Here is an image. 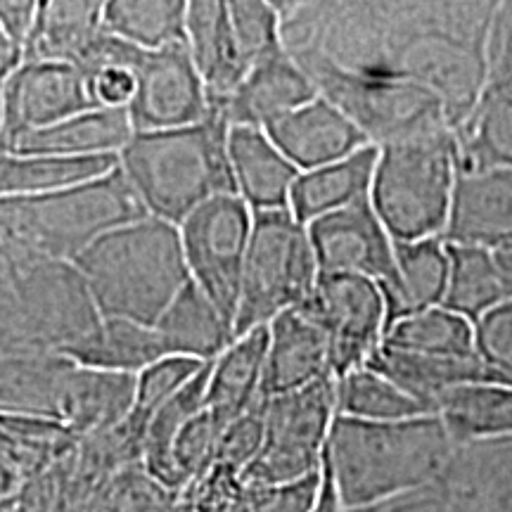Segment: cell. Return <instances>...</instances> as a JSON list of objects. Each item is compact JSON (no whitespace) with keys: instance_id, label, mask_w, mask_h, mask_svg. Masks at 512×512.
Segmentation results:
<instances>
[{"instance_id":"obj_1","label":"cell","mask_w":512,"mask_h":512,"mask_svg":"<svg viewBox=\"0 0 512 512\" xmlns=\"http://www.w3.org/2000/svg\"><path fill=\"white\" fill-rule=\"evenodd\" d=\"M498 0H297L283 48L373 145L475 110Z\"/></svg>"},{"instance_id":"obj_2","label":"cell","mask_w":512,"mask_h":512,"mask_svg":"<svg viewBox=\"0 0 512 512\" xmlns=\"http://www.w3.org/2000/svg\"><path fill=\"white\" fill-rule=\"evenodd\" d=\"M456 441L439 415L406 420H358L335 413L325 467L342 510L363 508L439 482Z\"/></svg>"},{"instance_id":"obj_3","label":"cell","mask_w":512,"mask_h":512,"mask_svg":"<svg viewBox=\"0 0 512 512\" xmlns=\"http://www.w3.org/2000/svg\"><path fill=\"white\" fill-rule=\"evenodd\" d=\"M145 214L119 164L67 188L0 197V259L5 266L31 259L72 261L102 233Z\"/></svg>"},{"instance_id":"obj_4","label":"cell","mask_w":512,"mask_h":512,"mask_svg":"<svg viewBox=\"0 0 512 512\" xmlns=\"http://www.w3.org/2000/svg\"><path fill=\"white\" fill-rule=\"evenodd\" d=\"M100 316L155 325L188 283L176 223L145 214L102 233L74 256Z\"/></svg>"},{"instance_id":"obj_5","label":"cell","mask_w":512,"mask_h":512,"mask_svg":"<svg viewBox=\"0 0 512 512\" xmlns=\"http://www.w3.org/2000/svg\"><path fill=\"white\" fill-rule=\"evenodd\" d=\"M228 131L226 114L211 102L209 114L197 124L133 133L117 164L147 214L178 226L197 204L235 192Z\"/></svg>"},{"instance_id":"obj_6","label":"cell","mask_w":512,"mask_h":512,"mask_svg":"<svg viewBox=\"0 0 512 512\" xmlns=\"http://www.w3.org/2000/svg\"><path fill=\"white\" fill-rule=\"evenodd\" d=\"M458 169L451 128L377 145L368 200L394 242L441 238Z\"/></svg>"},{"instance_id":"obj_7","label":"cell","mask_w":512,"mask_h":512,"mask_svg":"<svg viewBox=\"0 0 512 512\" xmlns=\"http://www.w3.org/2000/svg\"><path fill=\"white\" fill-rule=\"evenodd\" d=\"M318 266L309 230L290 207L252 211L233 335L264 328L311 297Z\"/></svg>"},{"instance_id":"obj_8","label":"cell","mask_w":512,"mask_h":512,"mask_svg":"<svg viewBox=\"0 0 512 512\" xmlns=\"http://www.w3.org/2000/svg\"><path fill=\"white\" fill-rule=\"evenodd\" d=\"M8 273L19 349L62 354L102 318L74 261L31 259Z\"/></svg>"},{"instance_id":"obj_9","label":"cell","mask_w":512,"mask_h":512,"mask_svg":"<svg viewBox=\"0 0 512 512\" xmlns=\"http://www.w3.org/2000/svg\"><path fill=\"white\" fill-rule=\"evenodd\" d=\"M332 418L335 377H325L287 394L268 396L264 441L252 463L242 470L245 482L280 484L323 470Z\"/></svg>"},{"instance_id":"obj_10","label":"cell","mask_w":512,"mask_h":512,"mask_svg":"<svg viewBox=\"0 0 512 512\" xmlns=\"http://www.w3.org/2000/svg\"><path fill=\"white\" fill-rule=\"evenodd\" d=\"M252 209L235 192H221L197 204L178 223L190 280L233 325L238 309Z\"/></svg>"},{"instance_id":"obj_11","label":"cell","mask_w":512,"mask_h":512,"mask_svg":"<svg viewBox=\"0 0 512 512\" xmlns=\"http://www.w3.org/2000/svg\"><path fill=\"white\" fill-rule=\"evenodd\" d=\"M304 306L328 339L335 380L366 366L387 328V309L375 280L351 273H318Z\"/></svg>"},{"instance_id":"obj_12","label":"cell","mask_w":512,"mask_h":512,"mask_svg":"<svg viewBox=\"0 0 512 512\" xmlns=\"http://www.w3.org/2000/svg\"><path fill=\"white\" fill-rule=\"evenodd\" d=\"M460 169L512 166V0H498L479 100L456 128Z\"/></svg>"},{"instance_id":"obj_13","label":"cell","mask_w":512,"mask_h":512,"mask_svg":"<svg viewBox=\"0 0 512 512\" xmlns=\"http://www.w3.org/2000/svg\"><path fill=\"white\" fill-rule=\"evenodd\" d=\"M133 131H164L197 124L211 110L207 83L188 43L145 48L128 102Z\"/></svg>"},{"instance_id":"obj_14","label":"cell","mask_w":512,"mask_h":512,"mask_svg":"<svg viewBox=\"0 0 512 512\" xmlns=\"http://www.w3.org/2000/svg\"><path fill=\"white\" fill-rule=\"evenodd\" d=\"M95 107L86 76L72 60L17 57L3 83V143Z\"/></svg>"},{"instance_id":"obj_15","label":"cell","mask_w":512,"mask_h":512,"mask_svg":"<svg viewBox=\"0 0 512 512\" xmlns=\"http://www.w3.org/2000/svg\"><path fill=\"white\" fill-rule=\"evenodd\" d=\"M318 273H351L387 283L394 275V240L368 197L306 223Z\"/></svg>"},{"instance_id":"obj_16","label":"cell","mask_w":512,"mask_h":512,"mask_svg":"<svg viewBox=\"0 0 512 512\" xmlns=\"http://www.w3.org/2000/svg\"><path fill=\"white\" fill-rule=\"evenodd\" d=\"M441 240L491 252L512 245V166L458 169Z\"/></svg>"},{"instance_id":"obj_17","label":"cell","mask_w":512,"mask_h":512,"mask_svg":"<svg viewBox=\"0 0 512 512\" xmlns=\"http://www.w3.org/2000/svg\"><path fill=\"white\" fill-rule=\"evenodd\" d=\"M264 131L299 171L337 162L370 145L361 126L323 95H313L304 105L273 119Z\"/></svg>"},{"instance_id":"obj_18","label":"cell","mask_w":512,"mask_h":512,"mask_svg":"<svg viewBox=\"0 0 512 512\" xmlns=\"http://www.w3.org/2000/svg\"><path fill=\"white\" fill-rule=\"evenodd\" d=\"M437 486L448 512H512V437L456 444Z\"/></svg>"},{"instance_id":"obj_19","label":"cell","mask_w":512,"mask_h":512,"mask_svg":"<svg viewBox=\"0 0 512 512\" xmlns=\"http://www.w3.org/2000/svg\"><path fill=\"white\" fill-rule=\"evenodd\" d=\"M332 377L325 332L306 306H294L268 323L261 396H278Z\"/></svg>"},{"instance_id":"obj_20","label":"cell","mask_w":512,"mask_h":512,"mask_svg":"<svg viewBox=\"0 0 512 512\" xmlns=\"http://www.w3.org/2000/svg\"><path fill=\"white\" fill-rule=\"evenodd\" d=\"M318 95L304 69L285 48L273 50L247 69L228 98L211 100L221 107L230 126H261L283 117Z\"/></svg>"},{"instance_id":"obj_21","label":"cell","mask_w":512,"mask_h":512,"mask_svg":"<svg viewBox=\"0 0 512 512\" xmlns=\"http://www.w3.org/2000/svg\"><path fill=\"white\" fill-rule=\"evenodd\" d=\"M133 394L136 375L86 368L69 361L57 396V420L79 439L110 432L128 418Z\"/></svg>"},{"instance_id":"obj_22","label":"cell","mask_w":512,"mask_h":512,"mask_svg":"<svg viewBox=\"0 0 512 512\" xmlns=\"http://www.w3.org/2000/svg\"><path fill=\"white\" fill-rule=\"evenodd\" d=\"M228 157L235 195L252 211L285 209L299 169L261 126H230Z\"/></svg>"},{"instance_id":"obj_23","label":"cell","mask_w":512,"mask_h":512,"mask_svg":"<svg viewBox=\"0 0 512 512\" xmlns=\"http://www.w3.org/2000/svg\"><path fill=\"white\" fill-rule=\"evenodd\" d=\"M133 133L126 107H88L46 128L24 133L8 147L57 157H119Z\"/></svg>"},{"instance_id":"obj_24","label":"cell","mask_w":512,"mask_h":512,"mask_svg":"<svg viewBox=\"0 0 512 512\" xmlns=\"http://www.w3.org/2000/svg\"><path fill=\"white\" fill-rule=\"evenodd\" d=\"M368 366L380 370L401 389L425 403L432 413H437V401L446 389L470 382H496L510 384L498 375L482 356H425L408 354V351L389 349L377 344L370 354Z\"/></svg>"},{"instance_id":"obj_25","label":"cell","mask_w":512,"mask_h":512,"mask_svg":"<svg viewBox=\"0 0 512 512\" xmlns=\"http://www.w3.org/2000/svg\"><path fill=\"white\" fill-rule=\"evenodd\" d=\"M268 347V325L235 335L233 342L209 363L204 408L226 427L261 396Z\"/></svg>"},{"instance_id":"obj_26","label":"cell","mask_w":512,"mask_h":512,"mask_svg":"<svg viewBox=\"0 0 512 512\" xmlns=\"http://www.w3.org/2000/svg\"><path fill=\"white\" fill-rule=\"evenodd\" d=\"M446 275L448 252L441 238L394 242V275L380 285L387 325L408 313L439 306Z\"/></svg>"},{"instance_id":"obj_27","label":"cell","mask_w":512,"mask_h":512,"mask_svg":"<svg viewBox=\"0 0 512 512\" xmlns=\"http://www.w3.org/2000/svg\"><path fill=\"white\" fill-rule=\"evenodd\" d=\"M155 330L162 337L166 354L188 356L202 363L214 361L235 337L233 325L192 280L171 299L157 318Z\"/></svg>"},{"instance_id":"obj_28","label":"cell","mask_w":512,"mask_h":512,"mask_svg":"<svg viewBox=\"0 0 512 512\" xmlns=\"http://www.w3.org/2000/svg\"><path fill=\"white\" fill-rule=\"evenodd\" d=\"M185 41L211 100L228 98L245 76L228 24L226 0H185Z\"/></svg>"},{"instance_id":"obj_29","label":"cell","mask_w":512,"mask_h":512,"mask_svg":"<svg viewBox=\"0 0 512 512\" xmlns=\"http://www.w3.org/2000/svg\"><path fill=\"white\" fill-rule=\"evenodd\" d=\"M377 157V145H366L354 155L337 162L299 171L290 190V211L302 223H311L318 216L344 209L368 197L370 178Z\"/></svg>"},{"instance_id":"obj_30","label":"cell","mask_w":512,"mask_h":512,"mask_svg":"<svg viewBox=\"0 0 512 512\" xmlns=\"http://www.w3.org/2000/svg\"><path fill=\"white\" fill-rule=\"evenodd\" d=\"M62 356L86 368L136 375L157 358L166 356V349L155 325L102 316L98 325L69 344Z\"/></svg>"},{"instance_id":"obj_31","label":"cell","mask_w":512,"mask_h":512,"mask_svg":"<svg viewBox=\"0 0 512 512\" xmlns=\"http://www.w3.org/2000/svg\"><path fill=\"white\" fill-rule=\"evenodd\" d=\"M69 358L57 351H0V415L57 420V396Z\"/></svg>"},{"instance_id":"obj_32","label":"cell","mask_w":512,"mask_h":512,"mask_svg":"<svg viewBox=\"0 0 512 512\" xmlns=\"http://www.w3.org/2000/svg\"><path fill=\"white\" fill-rule=\"evenodd\" d=\"M437 415L456 444L512 437V384H458L439 396Z\"/></svg>"},{"instance_id":"obj_33","label":"cell","mask_w":512,"mask_h":512,"mask_svg":"<svg viewBox=\"0 0 512 512\" xmlns=\"http://www.w3.org/2000/svg\"><path fill=\"white\" fill-rule=\"evenodd\" d=\"M107 0H41L19 57L27 60H74L102 29Z\"/></svg>"},{"instance_id":"obj_34","label":"cell","mask_w":512,"mask_h":512,"mask_svg":"<svg viewBox=\"0 0 512 512\" xmlns=\"http://www.w3.org/2000/svg\"><path fill=\"white\" fill-rule=\"evenodd\" d=\"M117 166V157H57L15 152L0 147V197L38 195L102 176Z\"/></svg>"},{"instance_id":"obj_35","label":"cell","mask_w":512,"mask_h":512,"mask_svg":"<svg viewBox=\"0 0 512 512\" xmlns=\"http://www.w3.org/2000/svg\"><path fill=\"white\" fill-rule=\"evenodd\" d=\"M446 252L448 275L439 306L477 323L486 311L508 299L496 254L491 249L446 242Z\"/></svg>"},{"instance_id":"obj_36","label":"cell","mask_w":512,"mask_h":512,"mask_svg":"<svg viewBox=\"0 0 512 512\" xmlns=\"http://www.w3.org/2000/svg\"><path fill=\"white\" fill-rule=\"evenodd\" d=\"M384 347L408 351V354L425 356H475V323L444 309L432 306L408 316L392 320L384 328Z\"/></svg>"},{"instance_id":"obj_37","label":"cell","mask_w":512,"mask_h":512,"mask_svg":"<svg viewBox=\"0 0 512 512\" xmlns=\"http://www.w3.org/2000/svg\"><path fill=\"white\" fill-rule=\"evenodd\" d=\"M335 413L358 420L387 422L430 415L432 411L366 363L335 380Z\"/></svg>"},{"instance_id":"obj_38","label":"cell","mask_w":512,"mask_h":512,"mask_svg":"<svg viewBox=\"0 0 512 512\" xmlns=\"http://www.w3.org/2000/svg\"><path fill=\"white\" fill-rule=\"evenodd\" d=\"M102 29L140 48L185 41V0H107Z\"/></svg>"},{"instance_id":"obj_39","label":"cell","mask_w":512,"mask_h":512,"mask_svg":"<svg viewBox=\"0 0 512 512\" xmlns=\"http://www.w3.org/2000/svg\"><path fill=\"white\" fill-rule=\"evenodd\" d=\"M176 501V491L152 477L140 460H133L102 479L88 512H174Z\"/></svg>"},{"instance_id":"obj_40","label":"cell","mask_w":512,"mask_h":512,"mask_svg":"<svg viewBox=\"0 0 512 512\" xmlns=\"http://www.w3.org/2000/svg\"><path fill=\"white\" fill-rule=\"evenodd\" d=\"M204 366L202 361L188 356L166 354L155 363L145 366L136 373V394H133V408L124 420L133 434H138L143 444V432L150 415L157 411L166 399H171L192 375Z\"/></svg>"},{"instance_id":"obj_41","label":"cell","mask_w":512,"mask_h":512,"mask_svg":"<svg viewBox=\"0 0 512 512\" xmlns=\"http://www.w3.org/2000/svg\"><path fill=\"white\" fill-rule=\"evenodd\" d=\"M226 3L230 36L245 69L273 50L283 48V36H280L283 15L273 0H226Z\"/></svg>"},{"instance_id":"obj_42","label":"cell","mask_w":512,"mask_h":512,"mask_svg":"<svg viewBox=\"0 0 512 512\" xmlns=\"http://www.w3.org/2000/svg\"><path fill=\"white\" fill-rule=\"evenodd\" d=\"M221 432L223 427L211 418L207 408H202L176 434L174 446H171V467H174L178 491H183L185 486L202 477L214 465Z\"/></svg>"},{"instance_id":"obj_43","label":"cell","mask_w":512,"mask_h":512,"mask_svg":"<svg viewBox=\"0 0 512 512\" xmlns=\"http://www.w3.org/2000/svg\"><path fill=\"white\" fill-rule=\"evenodd\" d=\"M320 484L323 470L280 484L247 482V512H313Z\"/></svg>"},{"instance_id":"obj_44","label":"cell","mask_w":512,"mask_h":512,"mask_svg":"<svg viewBox=\"0 0 512 512\" xmlns=\"http://www.w3.org/2000/svg\"><path fill=\"white\" fill-rule=\"evenodd\" d=\"M264 413L266 399H259L252 408L230 420L219 437L214 463L230 465L240 472L245 470L259 453L261 441H264Z\"/></svg>"},{"instance_id":"obj_45","label":"cell","mask_w":512,"mask_h":512,"mask_svg":"<svg viewBox=\"0 0 512 512\" xmlns=\"http://www.w3.org/2000/svg\"><path fill=\"white\" fill-rule=\"evenodd\" d=\"M475 342L479 356L512 384V297L477 320Z\"/></svg>"},{"instance_id":"obj_46","label":"cell","mask_w":512,"mask_h":512,"mask_svg":"<svg viewBox=\"0 0 512 512\" xmlns=\"http://www.w3.org/2000/svg\"><path fill=\"white\" fill-rule=\"evenodd\" d=\"M140 60H143V57H140ZM138 64H102V67L91 69V72H83L93 105L128 107L133 93H136Z\"/></svg>"},{"instance_id":"obj_47","label":"cell","mask_w":512,"mask_h":512,"mask_svg":"<svg viewBox=\"0 0 512 512\" xmlns=\"http://www.w3.org/2000/svg\"><path fill=\"white\" fill-rule=\"evenodd\" d=\"M342 512H448V505L439 486L432 484L425 486V489L411 491V494L389 498V501H380Z\"/></svg>"},{"instance_id":"obj_48","label":"cell","mask_w":512,"mask_h":512,"mask_svg":"<svg viewBox=\"0 0 512 512\" xmlns=\"http://www.w3.org/2000/svg\"><path fill=\"white\" fill-rule=\"evenodd\" d=\"M41 0H0V31L12 43V48L22 50L27 41Z\"/></svg>"},{"instance_id":"obj_49","label":"cell","mask_w":512,"mask_h":512,"mask_svg":"<svg viewBox=\"0 0 512 512\" xmlns=\"http://www.w3.org/2000/svg\"><path fill=\"white\" fill-rule=\"evenodd\" d=\"M0 351H17L15 323H12L10 273L3 259H0Z\"/></svg>"},{"instance_id":"obj_50","label":"cell","mask_w":512,"mask_h":512,"mask_svg":"<svg viewBox=\"0 0 512 512\" xmlns=\"http://www.w3.org/2000/svg\"><path fill=\"white\" fill-rule=\"evenodd\" d=\"M494 254H496L498 271H501L505 292H508V297H512V245L498 249Z\"/></svg>"},{"instance_id":"obj_51","label":"cell","mask_w":512,"mask_h":512,"mask_svg":"<svg viewBox=\"0 0 512 512\" xmlns=\"http://www.w3.org/2000/svg\"><path fill=\"white\" fill-rule=\"evenodd\" d=\"M17 57H19V53L15 48H12V43L8 41V38H5L3 31H0V67H3V64L15 62Z\"/></svg>"},{"instance_id":"obj_52","label":"cell","mask_w":512,"mask_h":512,"mask_svg":"<svg viewBox=\"0 0 512 512\" xmlns=\"http://www.w3.org/2000/svg\"><path fill=\"white\" fill-rule=\"evenodd\" d=\"M12 64L15 62L3 64V67H0V147H5V143H3V83H5V74H8V69L12 67Z\"/></svg>"},{"instance_id":"obj_53","label":"cell","mask_w":512,"mask_h":512,"mask_svg":"<svg viewBox=\"0 0 512 512\" xmlns=\"http://www.w3.org/2000/svg\"><path fill=\"white\" fill-rule=\"evenodd\" d=\"M294 3H297V0H273V5L280 10V15H285V12L290 10Z\"/></svg>"},{"instance_id":"obj_54","label":"cell","mask_w":512,"mask_h":512,"mask_svg":"<svg viewBox=\"0 0 512 512\" xmlns=\"http://www.w3.org/2000/svg\"><path fill=\"white\" fill-rule=\"evenodd\" d=\"M0 512H17V498H8V501H0Z\"/></svg>"}]
</instances>
